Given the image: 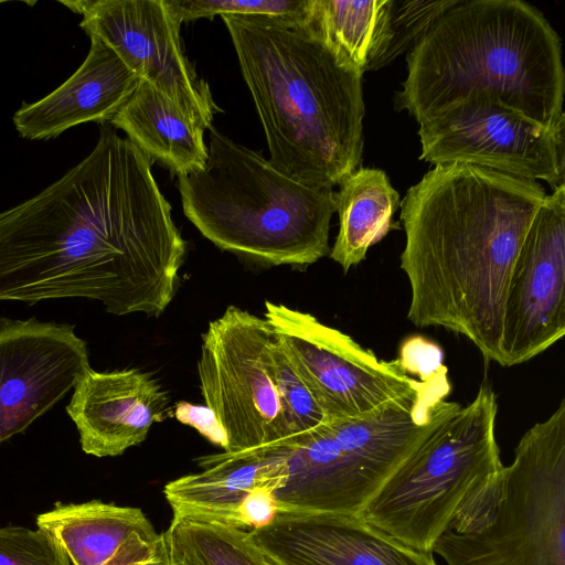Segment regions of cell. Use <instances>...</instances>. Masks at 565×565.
<instances>
[{
	"label": "cell",
	"instance_id": "obj_3",
	"mask_svg": "<svg viewBox=\"0 0 565 565\" xmlns=\"http://www.w3.org/2000/svg\"><path fill=\"white\" fill-rule=\"evenodd\" d=\"M269 149L268 162L310 186L333 188L363 152V73L300 25L221 15Z\"/></svg>",
	"mask_w": 565,
	"mask_h": 565
},
{
	"label": "cell",
	"instance_id": "obj_1",
	"mask_svg": "<svg viewBox=\"0 0 565 565\" xmlns=\"http://www.w3.org/2000/svg\"><path fill=\"white\" fill-rule=\"evenodd\" d=\"M151 163L102 124L87 157L0 212V301L87 298L116 316L163 313L186 243Z\"/></svg>",
	"mask_w": 565,
	"mask_h": 565
},
{
	"label": "cell",
	"instance_id": "obj_2",
	"mask_svg": "<svg viewBox=\"0 0 565 565\" xmlns=\"http://www.w3.org/2000/svg\"><path fill=\"white\" fill-rule=\"evenodd\" d=\"M546 195L537 181L469 163L438 164L424 174L399 205L407 319L462 334L486 361L503 366L510 275Z\"/></svg>",
	"mask_w": 565,
	"mask_h": 565
},
{
	"label": "cell",
	"instance_id": "obj_25",
	"mask_svg": "<svg viewBox=\"0 0 565 565\" xmlns=\"http://www.w3.org/2000/svg\"><path fill=\"white\" fill-rule=\"evenodd\" d=\"M181 22L220 15L264 17L292 25L305 21L309 0H166Z\"/></svg>",
	"mask_w": 565,
	"mask_h": 565
},
{
	"label": "cell",
	"instance_id": "obj_22",
	"mask_svg": "<svg viewBox=\"0 0 565 565\" xmlns=\"http://www.w3.org/2000/svg\"><path fill=\"white\" fill-rule=\"evenodd\" d=\"M392 3L393 0H309L300 26L364 73L390 43Z\"/></svg>",
	"mask_w": 565,
	"mask_h": 565
},
{
	"label": "cell",
	"instance_id": "obj_19",
	"mask_svg": "<svg viewBox=\"0 0 565 565\" xmlns=\"http://www.w3.org/2000/svg\"><path fill=\"white\" fill-rule=\"evenodd\" d=\"M35 522L72 565H135L153 556L160 539L141 509L100 500L56 502Z\"/></svg>",
	"mask_w": 565,
	"mask_h": 565
},
{
	"label": "cell",
	"instance_id": "obj_16",
	"mask_svg": "<svg viewBox=\"0 0 565 565\" xmlns=\"http://www.w3.org/2000/svg\"><path fill=\"white\" fill-rule=\"evenodd\" d=\"M66 413L82 450L98 458L122 455L141 444L154 423L164 420L169 395L138 369L97 372L92 367L73 388Z\"/></svg>",
	"mask_w": 565,
	"mask_h": 565
},
{
	"label": "cell",
	"instance_id": "obj_13",
	"mask_svg": "<svg viewBox=\"0 0 565 565\" xmlns=\"http://www.w3.org/2000/svg\"><path fill=\"white\" fill-rule=\"evenodd\" d=\"M565 333V185L547 194L520 247L502 319L503 366L532 360Z\"/></svg>",
	"mask_w": 565,
	"mask_h": 565
},
{
	"label": "cell",
	"instance_id": "obj_26",
	"mask_svg": "<svg viewBox=\"0 0 565 565\" xmlns=\"http://www.w3.org/2000/svg\"><path fill=\"white\" fill-rule=\"evenodd\" d=\"M458 2L459 0H393L390 17V43L367 71L382 68L397 56L407 53L439 18Z\"/></svg>",
	"mask_w": 565,
	"mask_h": 565
},
{
	"label": "cell",
	"instance_id": "obj_17",
	"mask_svg": "<svg viewBox=\"0 0 565 565\" xmlns=\"http://www.w3.org/2000/svg\"><path fill=\"white\" fill-rule=\"evenodd\" d=\"M82 65L42 99L22 104L13 115L19 136L49 140L94 121L109 122L137 88L140 77L117 52L96 35Z\"/></svg>",
	"mask_w": 565,
	"mask_h": 565
},
{
	"label": "cell",
	"instance_id": "obj_21",
	"mask_svg": "<svg viewBox=\"0 0 565 565\" xmlns=\"http://www.w3.org/2000/svg\"><path fill=\"white\" fill-rule=\"evenodd\" d=\"M338 185L334 209L340 226L329 255L348 271L364 260L369 248L390 232L401 201L381 169L358 168Z\"/></svg>",
	"mask_w": 565,
	"mask_h": 565
},
{
	"label": "cell",
	"instance_id": "obj_28",
	"mask_svg": "<svg viewBox=\"0 0 565 565\" xmlns=\"http://www.w3.org/2000/svg\"><path fill=\"white\" fill-rule=\"evenodd\" d=\"M174 416L179 422L196 429L212 444L224 451L228 448L226 431L214 414L206 405H193L189 402H178L174 406Z\"/></svg>",
	"mask_w": 565,
	"mask_h": 565
},
{
	"label": "cell",
	"instance_id": "obj_6",
	"mask_svg": "<svg viewBox=\"0 0 565 565\" xmlns=\"http://www.w3.org/2000/svg\"><path fill=\"white\" fill-rule=\"evenodd\" d=\"M433 553L448 565H565V401L461 507Z\"/></svg>",
	"mask_w": 565,
	"mask_h": 565
},
{
	"label": "cell",
	"instance_id": "obj_31",
	"mask_svg": "<svg viewBox=\"0 0 565 565\" xmlns=\"http://www.w3.org/2000/svg\"><path fill=\"white\" fill-rule=\"evenodd\" d=\"M0 3H2V2L0 1Z\"/></svg>",
	"mask_w": 565,
	"mask_h": 565
},
{
	"label": "cell",
	"instance_id": "obj_15",
	"mask_svg": "<svg viewBox=\"0 0 565 565\" xmlns=\"http://www.w3.org/2000/svg\"><path fill=\"white\" fill-rule=\"evenodd\" d=\"M248 532L274 565H437L359 515L281 511Z\"/></svg>",
	"mask_w": 565,
	"mask_h": 565
},
{
	"label": "cell",
	"instance_id": "obj_24",
	"mask_svg": "<svg viewBox=\"0 0 565 565\" xmlns=\"http://www.w3.org/2000/svg\"><path fill=\"white\" fill-rule=\"evenodd\" d=\"M271 360L274 382L291 435L290 441L307 436L331 423L276 335L271 345Z\"/></svg>",
	"mask_w": 565,
	"mask_h": 565
},
{
	"label": "cell",
	"instance_id": "obj_5",
	"mask_svg": "<svg viewBox=\"0 0 565 565\" xmlns=\"http://www.w3.org/2000/svg\"><path fill=\"white\" fill-rule=\"evenodd\" d=\"M205 167L178 175L184 215L218 248L305 267L330 253L334 191L302 184L213 126Z\"/></svg>",
	"mask_w": 565,
	"mask_h": 565
},
{
	"label": "cell",
	"instance_id": "obj_10",
	"mask_svg": "<svg viewBox=\"0 0 565 565\" xmlns=\"http://www.w3.org/2000/svg\"><path fill=\"white\" fill-rule=\"evenodd\" d=\"M264 318L330 422L360 418L416 398L447 374L444 367L416 380L398 358L380 360L348 334L281 303L266 301Z\"/></svg>",
	"mask_w": 565,
	"mask_h": 565
},
{
	"label": "cell",
	"instance_id": "obj_20",
	"mask_svg": "<svg viewBox=\"0 0 565 565\" xmlns=\"http://www.w3.org/2000/svg\"><path fill=\"white\" fill-rule=\"evenodd\" d=\"M108 124L177 175L205 167L204 127L143 79Z\"/></svg>",
	"mask_w": 565,
	"mask_h": 565
},
{
	"label": "cell",
	"instance_id": "obj_27",
	"mask_svg": "<svg viewBox=\"0 0 565 565\" xmlns=\"http://www.w3.org/2000/svg\"><path fill=\"white\" fill-rule=\"evenodd\" d=\"M0 565H72L60 544L44 530L0 527Z\"/></svg>",
	"mask_w": 565,
	"mask_h": 565
},
{
	"label": "cell",
	"instance_id": "obj_7",
	"mask_svg": "<svg viewBox=\"0 0 565 565\" xmlns=\"http://www.w3.org/2000/svg\"><path fill=\"white\" fill-rule=\"evenodd\" d=\"M449 392L444 374L416 398L291 440L281 450L289 477L275 494L278 512L359 515L404 460L461 408L446 399Z\"/></svg>",
	"mask_w": 565,
	"mask_h": 565
},
{
	"label": "cell",
	"instance_id": "obj_30",
	"mask_svg": "<svg viewBox=\"0 0 565 565\" xmlns=\"http://www.w3.org/2000/svg\"><path fill=\"white\" fill-rule=\"evenodd\" d=\"M154 553H156V552H154ZM153 557H154V554H153V556H152V557L147 558V559H145V561H141V562H139V563H137V564H135V565H150V564H151V562H152V559H153Z\"/></svg>",
	"mask_w": 565,
	"mask_h": 565
},
{
	"label": "cell",
	"instance_id": "obj_29",
	"mask_svg": "<svg viewBox=\"0 0 565 565\" xmlns=\"http://www.w3.org/2000/svg\"><path fill=\"white\" fill-rule=\"evenodd\" d=\"M150 565H173L162 533L160 534L154 557Z\"/></svg>",
	"mask_w": 565,
	"mask_h": 565
},
{
	"label": "cell",
	"instance_id": "obj_8",
	"mask_svg": "<svg viewBox=\"0 0 565 565\" xmlns=\"http://www.w3.org/2000/svg\"><path fill=\"white\" fill-rule=\"evenodd\" d=\"M497 415V395L482 383L467 406L404 460L359 516L401 543L433 554L461 507L503 466Z\"/></svg>",
	"mask_w": 565,
	"mask_h": 565
},
{
	"label": "cell",
	"instance_id": "obj_11",
	"mask_svg": "<svg viewBox=\"0 0 565 565\" xmlns=\"http://www.w3.org/2000/svg\"><path fill=\"white\" fill-rule=\"evenodd\" d=\"M420 160L469 163L554 190L565 185V130H551L499 100L475 97L419 124Z\"/></svg>",
	"mask_w": 565,
	"mask_h": 565
},
{
	"label": "cell",
	"instance_id": "obj_18",
	"mask_svg": "<svg viewBox=\"0 0 565 565\" xmlns=\"http://www.w3.org/2000/svg\"><path fill=\"white\" fill-rule=\"evenodd\" d=\"M202 471L168 482L163 493L173 518L244 529V514L260 492L276 494L289 477L281 452L228 456L224 452L198 458Z\"/></svg>",
	"mask_w": 565,
	"mask_h": 565
},
{
	"label": "cell",
	"instance_id": "obj_4",
	"mask_svg": "<svg viewBox=\"0 0 565 565\" xmlns=\"http://www.w3.org/2000/svg\"><path fill=\"white\" fill-rule=\"evenodd\" d=\"M396 110L418 122L459 102H501L551 130H565L562 42L521 0H459L407 52Z\"/></svg>",
	"mask_w": 565,
	"mask_h": 565
},
{
	"label": "cell",
	"instance_id": "obj_12",
	"mask_svg": "<svg viewBox=\"0 0 565 565\" xmlns=\"http://www.w3.org/2000/svg\"><path fill=\"white\" fill-rule=\"evenodd\" d=\"M82 15L79 26L113 47L124 62L204 129L221 111L209 83L184 54L180 29L166 0H63Z\"/></svg>",
	"mask_w": 565,
	"mask_h": 565
},
{
	"label": "cell",
	"instance_id": "obj_23",
	"mask_svg": "<svg viewBox=\"0 0 565 565\" xmlns=\"http://www.w3.org/2000/svg\"><path fill=\"white\" fill-rule=\"evenodd\" d=\"M162 534L173 565H274L248 530L172 518Z\"/></svg>",
	"mask_w": 565,
	"mask_h": 565
},
{
	"label": "cell",
	"instance_id": "obj_14",
	"mask_svg": "<svg viewBox=\"0 0 565 565\" xmlns=\"http://www.w3.org/2000/svg\"><path fill=\"white\" fill-rule=\"evenodd\" d=\"M87 343L66 322L0 319V444L23 433L90 369Z\"/></svg>",
	"mask_w": 565,
	"mask_h": 565
},
{
	"label": "cell",
	"instance_id": "obj_9",
	"mask_svg": "<svg viewBox=\"0 0 565 565\" xmlns=\"http://www.w3.org/2000/svg\"><path fill=\"white\" fill-rule=\"evenodd\" d=\"M274 340L265 318L235 306L202 335L200 390L226 431L225 455L281 452L291 439L273 376Z\"/></svg>",
	"mask_w": 565,
	"mask_h": 565
}]
</instances>
